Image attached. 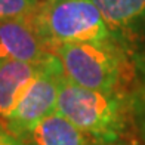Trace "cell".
Here are the masks:
<instances>
[{"instance_id": "11", "label": "cell", "mask_w": 145, "mask_h": 145, "mask_svg": "<svg viewBox=\"0 0 145 145\" xmlns=\"http://www.w3.org/2000/svg\"><path fill=\"white\" fill-rule=\"evenodd\" d=\"M117 145H127V144H117Z\"/></svg>"}, {"instance_id": "9", "label": "cell", "mask_w": 145, "mask_h": 145, "mask_svg": "<svg viewBox=\"0 0 145 145\" xmlns=\"http://www.w3.org/2000/svg\"><path fill=\"white\" fill-rule=\"evenodd\" d=\"M39 5V0H0V22L30 19Z\"/></svg>"}, {"instance_id": "4", "label": "cell", "mask_w": 145, "mask_h": 145, "mask_svg": "<svg viewBox=\"0 0 145 145\" xmlns=\"http://www.w3.org/2000/svg\"><path fill=\"white\" fill-rule=\"evenodd\" d=\"M64 76L61 61L55 54L50 55L42 64L16 108L0 124L9 133L27 142L37 124L48 116L56 113L59 84Z\"/></svg>"}, {"instance_id": "7", "label": "cell", "mask_w": 145, "mask_h": 145, "mask_svg": "<svg viewBox=\"0 0 145 145\" xmlns=\"http://www.w3.org/2000/svg\"><path fill=\"white\" fill-rule=\"evenodd\" d=\"M118 42L145 28V0H93Z\"/></svg>"}, {"instance_id": "10", "label": "cell", "mask_w": 145, "mask_h": 145, "mask_svg": "<svg viewBox=\"0 0 145 145\" xmlns=\"http://www.w3.org/2000/svg\"><path fill=\"white\" fill-rule=\"evenodd\" d=\"M0 145H28V144L22 139H19V138L14 136L12 133H9L0 124Z\"/></svg>"}, {"instance_id": "8", "label": "cell", "mask_w": 145, "mask_h": 145, "mask_svg": "<svg viewBox=\"0 0 145 145\" xmlns=\"http://www.w3.org/2000/svg\"><path fill=\"white\" fill-rule=\"evenodd\" d=\"M28 145H98L92 138L58 111L48 116L33 130Z\"/></svg>"}, {"instance_id": "3", "label": "cell", "mask_w": 145, "mask_h": 145, "mask_svg": "<svg viewBox=\"0 0 145 145\" xmlns=\"http://www.w3.org/2000/svg\"><path fill=\"white\" fill-rule=\"evenodd\" d=\"M65 77L78 86L101 92H121L127 80V55L116 39L68 43L55 49Z\"/></svg>"}, {"instance_id": "2", "label": "cell", "mask_w": 145, "mask_h": 145, "mask_svg": "<svg viewBox=\"0 0 145 145\" xmlns=\"http://www.w3.org/2000/svg\"><path fill=\"white\" fill-rule=\"evenodd\" d=\"M30 21L52 54L62 44L114 39L93 0H44Z\"/></svg>"}, {"instance_id": "1", "label": "cell", "mask_w": 145, "mask_h": 145, "mask_svg": "<svg viewBox=\"0 0 145 145\" xmlns=\"http://www.w3.org/2000/svg\"><path fill=\"white\" fill-rule=\"evenodd\" d=\"M56 111L98 145H117L129 124V104L121 92L92 90L65 76L59 84Z\"/></svg>"}, {"instance_id": "6", "label": "cell", "mask_w": 145, "mask_h": 145, "mask_svg": "<svg viewBox=\"0 0 145 145\" xmlns=\"http://www.w3.org/2000/svg\"><path fill=\"white\" fill-rule=\"evenodd\" d=\"M43 62L9 61L0 65V123L5 121L16 108Z\"/></svg>"}, {"instance_id": "5", "label": "cell", "mask_w": 145, "mask_h": 145, "mask_svg": "<svg viewBox=\"0 0 145 145\" xmlns=\"http://www.w3.org/2000/svg\"><path fill=\"white\" fill-rule=\"evenodd\" d=\"M54 55L30 19L0 22V65L9 61L40 64Z\"/></svg>"}]
</instances>
